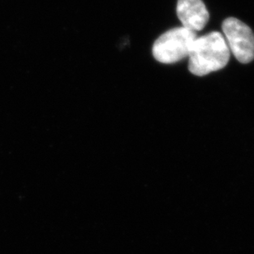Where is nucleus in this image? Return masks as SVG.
<instances>
[{
	"label": "nucleus",
	"mask_w": 254,
	"mask_h": 254,
	"mask_svg": "<svg viewBox=\"0 0 254 254\" xmlns=\"http://www.w3.org/2000/svg\"><path fill=\"white\" fill-rule=\"evenodd\" d=\"M197 38L196 32L185 27L171 29L155 41L152 48L154 58L166 64L179 62L190 56Z\"/></svg>",
	"instance_id": "nucleus-2"
},
{
	"label": "nucleus",
	"mask_w": 254,
	"mask_h": 254,
	"mask_svg": "<svg viewBox=\"0 0 254 254\" xmlns=\"http://www.w3.org/2000/svg\"><path fill=\"white\" fill-rule=\"evenodd\" d=\"M222 30L230 51L241 64L254 60V34L248 25L235 17L226 18Z\"/></svg>",
	"instance_id": "nucleus-3"
},
{
	"label": "nucleus",
	"mask_w": 254,
	"mask_h": 254,
	"mask_svg": "<svg viewBox=\"0 0 254 254\" xmlns=\"http://www.w3.org/2000/svg\"><path fill=\"white\" fill-rule=\"evenodd\" d=\"M230 56L225 37L212 31L195 40L189 56V69L192 74L202 77L226 67Z\"/></svg>",
	"instance_id": "nucleus-1"
},
{
	"label": "nucleus",
	"mask_w": 254,
	"mask_h": 254,
	"mask_svg": "<svg viewBox=\"0 0 254 254\" xmlns=\"http://www.w3.org/2000/svg\"><path fill=\"white\" fill-rule=\"evenodd\" d=\"M177 15L183 27L194 32L201 31L210 17L202 0H178Z\"/></svg>",
	"instance_id": "nucleus-4"
}]
</instances>
